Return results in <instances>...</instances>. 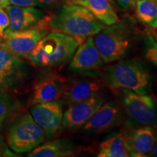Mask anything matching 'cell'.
I'll use <instances>...</instances> for the list:
<instances>
[{"instance_id":"1","label":"cell","mask_w":157,"mask_h":157,"mask_svg":"<svg viewBox=\"0 0 157 157\" xmlns=\"http://www.w3.org/2000/svg\"><path fill=\"white\" fill-rule=\"evenodd\" d=\"M49 29L67 34L82 44L101 31L105 25L83 6L66 4L55 14L48 15Z\"/></svg>"},{"instance_id":"2","label":"cell","mask_w":157,"mask_h":157,"mask_svg":"<svg viewBox=\"0 0 157 157\" xmlns=\"http://www.w3.org/2000/svg\"><path fill=\"white\" fill-rule=\"evenodd\" d=\"M78 45L74 37L52 31L39 41L25 59L36 68L56 67L71 60Z\"/></svg>"},{"instance_id":"3","label":"cell","mask_w":157,"mask_h":157,"mask_svg":"<svg viewBox=\"0 0 157 157\" xmlns=\"http://www.w3.org/2000/svg\"><path fill=\"white\" fill-rule=\"evenodd\" d=\"M93 38L103 62H114L128 53L135 36V23L131 17L104 27Z\"/></svg>"},{"instance_id":"4","label":"cell","mask_w":157,"mask_h":157,"mask_svg":"<svg viewBox=\"0 0 157 157\" xmlns=\"http://www.w3.org/2000/svg\"><path fill=\"white\" fill-rule=\"evenodd\" d=\"M104 84L113 91L128 90L147 93L151 76L143 64L135 59L120 61L109 66L103 75Z\"/></svg>"},{"instance_id":"5","label":"cell","mask_w":157,"mask_h":157,"mask_svg":"<svg viewBox=\"0 0 157 157\" xmlns=\"http://www.w3.org/2000/svg\"><path fill=\"white\" fill-rule=\"evenodd\" d=\"M121 101L129 127H157V103L147 93L121 90Z\"/></svg>"},{"instance_id":"6","label":"cell","mask_w":157,"mask_h":157,"mask_svg":"<svg viewBox=\"0 0 157 157\" xmlns=\"http://www.w3.org/2000/svg\"><path fill=\"white\" fill-rule=\"evenodd\" d=\"M43 129L34 120L31 113L17 117L10 127L7 142L10 148L17 154L30 152L44 140Z\"/></svg>"},{"instance_id":"7","label":"cell","mask_w":157,"mask_h":157,"mask_svg":"<svg viewBox=\"0 0 157 157\" xmlns=\"http://www.w3.org/2000/svg\"><path fill=\"white\" fill-rule=\"evenodd\" d=\"M48 15L34 26L21 31L6 30L1 47L19 58H25L40 39L48 34Z\"/></svg>"},{"instance_id":"8","label":"cell","mask_w":157,"mask_h":157,"mask_svg":"<svg viewBox=\"0 0 157 157\" xmlns=\"http://www.w3.org/2000/svg\"><path fill=\"white\" fill-rule=\"evenodd\" d=\"M26 68L21 58L0 47V90L7 93L24 81Z\"/></svg>"},{"instance_id":"9","label":"cell","mask_w":157,"mask_h":157,"mask_svg":"<svg viewBox=\"0 0 157 157\" xmlns=\"http://www.w3.org/2000/svg\"><path fill=\"white\" fill-rule=\"evenodd\" d=\"M68 82L67 78L57 72L43 75L34 84L29 105L60 100L63 95Z\"/></svg>"},{"instance_id":"10","label":"cell","mask_w":157,"mask_h":157,"mask_svg":"<svg viewBox=\"0 0 157 157\" xmlns=\"http://www.w3.org/2000/svg\"><path fill=\"white\" fill-rule=\"evenodd\" d=\"M120 134L130 156H148L157 140V131L151 126L129 127Z\"/></svg>"},{"instance_id":"11","label":"cell","mask_w":157,"mask_h":157,"mask_svg":"<svg viewBox=\"0 0 157 157\" xmlns=\"http://www.w3.org/2000/svg\"><path fill=\"white\" fill-rule=\"evenodd\" d=\"M30 113L34 120L50 137L61 130L63 119V103L58 101L37 103L32 105Z\"/></svg>"},{"instance_id":"12","label":"cell","mask_w":157,"mask_h":157,"mask_svg":"<svg viewBox=\"0 0 157 157\" xmlns=\"http://www.w3.org/2000/svg\"><path fill=\"white\" fill-rule=\"evenodd\" d=\"M103 63L94 42L93 37L90 36L78 45L71 59L69 69L76 73L94 76L93 72L101 68Z\"/></svg>"},{"instance_id":"13","label":"cell","mask_w":157,"mask_h":157,"mask_svg":"<svg viewBox=\"0 0 157 157\" xmlns=\"http://www.w3.org/2000/svg\"><path fill=\"white\" fill-rule=\"evenodd\" d=\"M105 101V98L98 93L85 101L68 105L67 110L63 113V127L67 129H75L83 127Z\"/></svg>"},{"instance_id":"14","label":"cell","mask_w":157,"mask_h":157,"mask_svg":"<svg viewBox=\"0 0 157 157\" xmlns=\"http://www.w3.org/2000/svg\"><path fill=\"white\" fill-rule=\"evenodd\" d=\"M103 84V79L92 75L68 80L62 98L67 105H72L97 95Z\"/></svg>"},{"instance_id":"15","label":"cell","mask_w":157,"mask_h":157,"mask_svg":"<svg viewBox=\"0 0 157 157\" xmlns=\"http://www.w3.org/2000/svg\"><path fill=\"white\" fill-rule=\"evenodd\" d=\"M121 111L114 101L104 103L84 125L88 133H100L112 128L121 120Z\"/></svg>"},{"instance_id":"16","label":"cell","mask_w":157,"mask_h":157,"mask_svg":"<svg viewBox=\"0 0 157 157\" xmlns=\"http://www.w3.org/2000/svg\"><path fill=\"white\" fill-rule=\"evenodd\" d=\"M6 12L10 18L7 31H21L34 26L45 17L42 10L34 7L8 5Z\"/></svg>"},{"instance_id":"17","label":"cell","mask_w":157,"mask_h":157,"mask_svg":"<svg viewBox=\"0 0 157 157\" xmlns=\"http://www.w3.org/2000/svg\"><path fill=\"white\" fill-rule=\"evenodd\" d=\"M67 4H76L83 6L104 25H111L119 21L117 11L109 0H68Z\"/></svg>"},{"instance_id":"18","label":"cell","mask_w":157,"mask_h":157,"mask_svg":"<svg viewBox=\"0 0 157 157\" xmlns=\"http://www.w3.org/2000/svg\"><path fill=\"white\" fill-rule=\"evenodd\" d=\"M76 148L69 142L63 140L49 141L39 145L29 152L30 157H65L73 156Z\"/></svg>"},{"instance_id":"19","label":"cell","mask_w":157,"mask_h":157,"mask_svg":"<svg viewBox=\"0 0 157 157\" xmlns=\"http://www.w3.org/2000/svg\"><path fill=\"white\" fill-rule=\"evenodd\" d=\"M97 156L128 157L130 156L124 146L121 134H117L103 141L100 144Z\"/></svg>"},{"instance_id":"20","label":"cell","mask_w":157,"mask_h":157,"mask_svg":"<svg viewBox=\"0 0 157 157\" xmlns=\"http://www.w3.org/2000/svg\"><path fill=\"white\" fill-rule=\"evenodd\" d=\"M137 19L152 29H157V5L155 0H137Z\"/></svg>"},{"instance_id":"21","label":"cell","mask_w":157,"mask_h":157,"mask_svg":"<svg viewBox=\"0 0 157 157\" xmlns=\"http://www.w3.org/2000/svg\"><path fill=\"white\" fill-rule=\"evenodd\" d=\"M145 57L157 66V41L151 34H148L145 38Z\"/></svg>"},{"instance_id":"22","label":"cell","mask_w":157,"mask_h":157,"mask_svg":"<svg viewBox=\"0 0 157 157\" xmlns=\"http://www.w3.org/2000/svg\"><path fill=\"white\" fill-rule=\"evenodd\" d=\"M12 101L6 93L0 90V129L12 111Z\"/></svg>"},{"instance_id":"23","label":"cell","mask_w":157,"mask_h":157,"mask_svg":"<svg viewBox=\"0 0 157 157\" xmlns=\"http://www.w3.org/2000/svg\"><path fill=\"white\" fill-rule=\"evenodd\" d=\"M9 25L10 18L7 12L3 8H0V38H3Z\"/></svg>"},{"instance_id":"24","label":"cell","mask_w":157,"mask_h":157,"mask_svg":"<svg viewBox=\"0 0 157 157\" xmlns=\"http://www.w3.org/2000/svg\"><path fill=\"white\" fill-rule=\"evenodd\" d=\"M68 0H36V5L39 7L48 8L60 5L62 4H67Z\"/></svg>"},{"instance_id":"25","label":"cell","mask_w":157,"mask_h":157,"mask_svg":"<svg viewBox=\"0 0 157 157\" xmlns=\"http://www.w3.org/2000/svg\"><path fill=\"white\" fill-rule=\"evenodd\" d=\"M0 156H16V155L13 154V153L7 148L5 138L1 132H0Z\"/></svg>"},{"instance_id":"26","label":"cell","mask_w":157,"mask_h":157,"mask_svg":"<svg viewBox=\"0 0 157 157\" xmlns=\"http://www.w3.org/2000/svg\"><path fill=\"white\" fill-rule=\"evenodd\" d=\"M10 5L22 6V7H34L36 5V0H9Z\"/></svg>"},{"instance_id":"27","label":"cell","mask_w":157,"mask_h":157,"mask_svg":"<svg viewBox=\"0 0 157 157\" xmlns=\"http://www.w3.org/2000/svg\"><path fill=\"white\" fill-rule=\"evenodd\" d=\"M119 5L124 9H130L135 7L137 0H117Z\"/></svg>"},{"instance_id":"28","label":"cell","mask_w":157,"mask_h":157,"mask_svg":"<svg viewBox=\"0 0 157 157\" xmlns=\"http://www.w3.org/2000/svg\"><path fill=\"white\" fill-rule=\"evenodd\" d=\"M10 5L9 0H0V8H6Z\"/></svg>"},{"instance_id":"29","label":"cell","mask_w":157,"mask_h":157,"mask_svg":"<svg viewBox=\"0 0 157 157\" xmlns=\"http://www.w3.org/2000/svg\"><path fill=\"white\" fill-rule=\"evenodd\" d=\"M150 154H151V156H152L157 157V140H156V143H155L154 148L152 149L151 152Z\"/></svg>"},{"instance_id":"30","label":"cell","mask_w":157,"mask_h":157,"mask_svg":"<svg viewBox=\"0 0 157 157\" xmlns=\"http://www.w3.org/2000/svg\"><path fill=\"white\" fill-rule=\"evenodd\" d=\"M2 40L0 39V47H1V45H2Z\"/></svg>"},{"instance_id":"31","label":"cell","mask_w":157,"mask_h":157,"mask_svg":"<svg viewBox=\"0 0 157 157\" xmlns=\"http://www.w3.org/2000/svg\"><path fill=\"white\" fill-rule=\"evenodd\" d=\"M71 1H79V0H71Z\"/></svg>"},{"instance_id":"32","label":"cell","mask_w":157,"mask_h":157,"mask_svg":"<svg viewBox=\"0 0 157 157\" xmlns=\"http://www.w3.org/2000/svg\"><path fill=\"white\" fill-rule=\"evenodd\" d=\"M155 2H156V5H157V0H155Z\"/></svg>"},{"instance_id":"33","label":"cell","mask_w":157,"mask_h":157,"mask_svg":"<svg viewBox=\"0 0 157 157\" xmlns=\"http://www.w3.org/2000/svg\"><path fill=\"white\" fill-rule=\"evenodd\" d=\"M110 2H112V0H109Z\"/></svg>"}]
</instances>
